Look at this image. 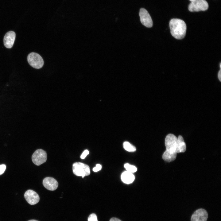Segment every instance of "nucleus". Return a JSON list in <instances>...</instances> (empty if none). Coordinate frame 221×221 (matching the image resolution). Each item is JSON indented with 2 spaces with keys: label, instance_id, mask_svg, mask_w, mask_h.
I'll return each mask as SVG.
<instances>
[{
  "label": "nucleus",
  "instance_id": "f257e3e1",
  "mask_svg": "<svg viewBox=\"0 0 221 221\" xmlns=\"http://www.w3.org/2000/svg\"><path fill=\"white\" fill-rule=\"evenodd\" d=\"M169 25L171 33L175 38L182 39L184 37L187 26L184 21L179 19L173 18L170 21Z\"/></svg>",
  "mask_w": 221,
  "mask_h": 221
},
{
  "label": "nucleus",
  "instance_id": "f03ea898",
  "mask_svg": "<svg viewBox=\"0 0 221 221\" xmlns=\"http://www.w3.org/2000/svg\"><path fill=\"white\" fill-rule=\"evenodd\" d=\"M72 170L75 175L81 176L83 178L85 176L89 175L90 173L89 166L80 162H76L73 164Z\"/></svg>",
  "mask_w": 221,
  "mask_h": 221
},
{
  "label": "nucleus",
  "instance_id": "7ed1b4c3",
  "mask_svg": "<svg viewBox=\"0 0 221 221\" xmlns=\"http://www.w3.org/2000/svg\"><path fill=\"white\" fill-rule=\"evenodd\" d=\"M28 61L32 67L36 69H40L43 66L44 62L41 56L38 53L32 52L27 56Z\"/></svg>",
  "mask_w": 221,
  "mask_h": 221
},
{
  "label": "nucleus",
  "instance_id": "20e7f679",
  "mask_svg": "<svg viewBox=\"0 0 221 221\" xmlns=\"http://www.w3.org/2000/svg\"><path fill=\"white\" fill-rule=\"evenodd\" d=\"M177 138L174 134H168L165 138V144L166 151L171 153H177L176 152Z\"/></svg>",
  "mask_w": 221,
  "mask_h": 221
},
{
  "label": "nucleus",
  "instance_id": "39448f33",
  "mask_svg": "<svg viewBox=\"0 0 221 221\" xmlns=\"http://www.w3.org/2000/svg\"><path fill=\"white\" fill-rule=\"evenodd\" d=\"M208 4L205 0H194L189 4L188 10L191 12L207 10Z\"/></svg>",
  "mask_w": 221,
  "mask_h": 221
},
{
  "label": "nucleus",
  "instance_id": "423d86ee",
  "mask_svg": "<svg viewBox=\"0 0 221 221\" xmlns=\"http://www.w3.org/2000/svg\"><path fill=\"white\" fill-rule=\"evenodd\" d=\"M47 159V155L46 152L41 149L36 150L32 157L33 162L37 165H40L45 162Z\"/></svg>",
  "mask_w": 221,
  "mask_h": 221
},
{
  "label": "nucleus",
  "instance_id": "0eeeda50",
  "mask_svg": "<svg viewBox=\"0 0 221 221\" xmlns=\"http://www.w3.org/2000/svg\"><path fill=\"white\" fill-rule=\"evenodd\" d=\"M139 15L141 22L143 25L148 28H150L153 26V23L151 17L145 9L141 8Z\"/></svg>",
  "mask_w": 221,
  "mask_h": 221
},
{
  "label": "nucleus",
  "instance_id": "6e6552de",
  "mask_svg": "<svg viewBox=\"0 0 221 221\" xmlns=\"http://www.w3.org/2000/svg\"><path fill=\"white\" fill-rule=\"evenodd\" d=\"M24 197L30 204L33 205L37 204L40 200L38 195L34 191L32 190H28L25 193Z\"/></svg>",
  "mask_w": 221,
  "mask_h": 221
},
{
  "label": "nucleus",
  "instance_id": "1a4fd4ad",
  "mask_svg": "<svg viewBox=\"0 0 221 221\" xmlns=\"http://www.w3.org/2000/svg\"><path fill=\"white\" fill-rule=\"evenodd\" d=\"M207 218L208 213L206 211L203 209H200L192 214L191 221H206Z\"/></svg>",
  "mask_w": 221,
  "mask_h": 221
},
{
  "label": "nucleus",
  "instance_id": "9d476101",
  "mask_svg": "<svg viewBox=\"0 0 221 221\" xmlns=\"http://www.w3.org/2000/svg\"><path fill=\"white\" fill-rule=\"evenodd\" d=\"M16 37L15 33L12 31L7 32L5 35L3 39L4 46L6 48H11L14 43Z\"/></svg>",
  "mask_w": 221,
  "mask_h": 221
},
{
  "label": "nucleus",
  "instance_id": "9b49d317",
  "mask_svg": "<svg viewBox=\"0 0 221 221\" xmlns=\"http://www.w3.org/2000/svg\"><path fill=\"white\" fill-rule=\"evenodd\" d=\"M43 184L45 188L50 191L55 190L58 185L56 180L51 177H47L44 178L43 181Z\"/></svg>",
  "mask_w": 221,
  "mask_h": 221
},
{
  "label": "nucleus",
  "instance_id": "f8f14e48",
  "mask_svg": "<svg viewBox=\"0 0 221 221\" xmlns=\"http://www.w3.org/2000/svg\"><path fill=\"white\" fill-rule=\"evenodd\" d=\"M186 149V145L183 138L181 135H179L176 142V152L177 153H184Z\"/></svg>",
  "mask_w": 221,
  "mask_h": 221
},
{
  "label": "nucleus",
  "instance_id": "ddd939ff",
  "mask_svg": "<svg viewBox=\"0 0 221 221\" xmlns=\"http://www.w3.org/2000/svg\"><path fill=\"white\" fill-rule=\"evenodd\" d=\"M122 181L126 184L132 183L134 180L135 176L132 173L126 171L123 172L121 175Z\"/></svg>",
  "mask_w": 221,
  "mask_h": 221
},
{
  "label": "nucleus",
  "instance_id": "4468645a",
  "mask_svg": "<svg viewBox=\"0 0 221 221\" xmlns=\"http://www.w3.org/2000/svg\"><path fill=\"white\" fill-rule=\"evenodd\" d=\"M176 156L177 153H171L165 150L162 155V158L165 161L170 162L175 160Z\"/></svg>",
  "mask_w": 221,
  "mask_h": 221
},
{
  "label": "nucleus",
  "instance_id": "2eb2a0df",
  "mask_svg": "<svg viewBox=\"0 0 221 221\" xmlns=\"http://www.w3.org/2000/svg\"><path fill=\"white\" fill-rule=\"evenodd\" d=\"M124 149L128 152H133L136 150L135 147L128 142H125L123 144Z\"/></svg>",
  "mask_w": 221,
  "mask_h": 221
},
{
  "label": "nucleus",
  "instance_id": "dca6fc26",
  "mask_svg": "<svg viewBox=\"0 0 221 221\" xmlns=\"http://www.w3.org/2000/svg\"><path fill=\"white\" fill-rule=\"evenodd\" d=\"M124 167L126 171L132 173L136 172L137 170L135 166L130 165L128 163L125 164L124 165Z\"/></svg>",
  "mask_w": 221,
  "mask_h": 221
},
{
  "label": "nucleus",
  "instance_id": "f3484780",
  "mask_svg": "<svg viewBox=\"0 0 221 221\" xmlns=\"http://www.w3.org/2000/svg\"><path fill=\"white\" fill-rule=\"evenodd\" d=\"M88 221H98L96 215L94 213L91 214L88 219Z\"/></svg>",
  "mask_w": 221,
  "mask_h": 221
},
{
  "label": "nucleus",
  "instance_id": "a211bd4d",
  "mask_svg": "<svg viewBox=\"0 0 221 221\" xmlns=\"http://www.w3.org/2000/svg\"><path fill=\"white\" fill-rule=\"evenodd\" d=\"M89 153V151L87 149L85 150L81 155L80 158L82 159H84Z\"/></svg>",
  "mask_w": 221,
  "mask_h": 221
},
{
  "label": "nucleus",
  "instance_id": "6ab92c4d",
  "mask_svg": "<svg viewBox=\"0 0 221 221\" xmlns=\"http://www.w3.org/2000/svg\"><path fill=\"white\" fill-rule=\"evenodd\" d=\"M101 168V165L99 164H97L96 165V166L93 168V170L95 172H97L100 170Z\"/></svg>",
  "mask_w": 221,
  "mask_h": 221
},
{
  "label": "nucleus",
  "instance_id": "aec40b11",
  "mask_svg": "<svg viewBox=\"0 0 221 221\" xmlns=\"http://www.w3.org/2000/svg\"><path fill=\"white\" fill-rule=\"evenodd\" d=\"M6 169V166L2 164L0 165V175L2 174L5 172Z\"/></svg>",
  "mask_w": 221,
  "mask_h": 221
},
{
  "label": "nucleus",
  "instance_id": "412c9836",
  "mask_svg": "<svg viewBox=\"0 0 221 221\" xmlns=\"http://www.w3.org/2000/svg\"><path fill=\"white\" fill-rule=\"evenodd\" d=\"M218 78L219 79V80L220 81H221V69L218 72Z\"/></svg>",
  "mask_w": 221,
  "mask_h": 221
},
{
  "label": "nucleus",
  "instance_id": "4be33fe9",
  "mask_svg": "<svg viewBox=\"0 0 221 221\" xmlns=\"http://www.w3.org/2000/svg\"><path fill=\"white\" fill-rule=\"evenodd\" d=\"M110 221H122L119 219L116 218H112L110 220Z\"/></svg>",
  "mask_w": 221,
  "mask_h": 221
},
{
  "label": "nucleus",
  "instance_id": "5701e85b",
  "mask_svg": "<svg viewBox=\"0 0 221 221\" xmlns=\"http://www.w3.org/2000/svg\"><path fill=\"white\" fill-rule=\"evenodd\" d=\"M28 221H38V220H35V219H31L29 220H28Z\"/></svg>",
  "mask_w": 221,
  "mask_h": 221
},
{
  "label": "nucleus",
  "instance_id": "b1692460",
  "mask_svg": "<svg viewBox=\"0 0 221 221\" xmlns=\"http://www.w3.org/2000/svg\"><path fill=\"white\" fill-rule=\"evenodd\" d=\"M220 69H221V63H220Z\"/></svg>",
  "mask_w": 221,
  "mask_h": 221
},
{
  "label": "nucleus",
  "instance_id": "393cba45",
  "mask_svg": "<svg viewBox=\"0 0 221 221\" xmlns=\"http://www.w3.org/2000/svg\"><path fill=\"white\" fill-rule=\"evenodd\" d=\"M189 0L190 1H191V2H192V1H194V0Z\"/></svg>",
  "mask_w": 221,
  "mask_h": 221
}]
</instances>
